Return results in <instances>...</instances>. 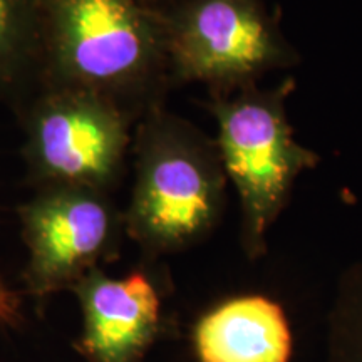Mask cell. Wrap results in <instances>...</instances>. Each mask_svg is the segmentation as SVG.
<instances>
[{"mask_svg":"<svg viewBox=\"0 0 362 362\" xmlns=\"http://www.w3.org/2000/svg\"><path fill=\"white\" fill-rule=\"evenodd\" d=\"M324 362H362V265L347 272L330 307Z\"/></svg>","mask_w":362,"mask_h":362,"instance_id":"obj_10","label":"cell"},{"mask_svg":"<svg viewBox=\"0 0 362 362\" xmlns=\"http://www.w3.org/2000/svg\"><path fill=\"white\" fill-rule=\"evenodd\" d=\"M220 160L242 202V245L250 259L265 252L267 232L292 180L314 156L292 139L279 101L243 96L215 106Z\"/></svg>","mask_w":362,"mask_h":362,"instance_id":"obj_5","label":"cell"},{"mask_svg":"<svg viewBox=\"0 0 362 362\" xmlns=\"http://www.w3.org/2000/svg\"><path fill=\"white\" fill-rule=\"evenodd\" d=\"M138 143L126 235L151 257L202 242L221 214V176L211 151L187 126L160 115L143 126Z\"/></svg>","mask_w":362,"mask_h":362,"instance_id":"obj_2","label":"cell"},{"mask_svg":"<svg viewBox=\"0 0 362 362\" xmlns=\"http://www.w3.org/2000/svg\"><path fill=\"white\" fill-rule=\"evenodd\" d=\"M194 362H293L296 332L280 302L242 293L203 312L192 327Z\"/></svg>","mask_w":362,"mask_h":362,"instance_id":"obj_8","label":"cell"},{"mask_svg":"<svg viewBox=\"0 0 362 362\" xmlns=\"http://www.w3.org/2000/svg\"><path fill=\"white\" fill-rule=\"evenodd\" d=\"M42 0H0V90L39 84Z\"/></svg>","mask_w":362,"mask_h":362,"instance_id":"obj_9","label":"cell"},{"mask_svg":"<svg viewBox=\"0 0 362 362\" xmlns=\"http://www.w3.org/2000/svg\"><path fill=\"white\" fill-rule=\"evenodd\" d=\"M124 107L88 90L40 86L25 110L24 158L39 187L107 192L129 144Z\"/></svg>","mask_w":362,"mask_h":362,"instance_id":"obj_3","label":"cell"},{"mask_svg":"<svg viewBox=\"0 0 362 362\" xmlns=\"http://www.w3.org/2000/svg\"><path fill=\"white\" fill-rule=\"evenodd\" d=\"M81 309L74 347L84 362H144L166 330L163 298L146 272H89L71 288Z\"/></svg>","mask_w":362,"mask_h":362,"instance_id":"obj_7","label":"cell"},{"mask_svg":"<svg viewBox=\"0 0 362 362\" xmlns=\"http://www.w3.org/2000/svg\"><path fill=\"white\" fill-rule=\"evenodd\" d=\"M27 248L24 282L35 300L69 291L89 272L115 259L124 232L110 193L84 187H39L19 206Z\"/></svg>","mask_w":362,"mask_h":362,"instance_id":"obj_4","label":"cell"},{"mask_svg":"<svg viewBox=\"0 0 362 362\" xmlns=\"http://www.w3.org/2000/svg\"><path fill=\"white\" fill-rule=\"evenodd\" d=\"M166 59L183 81L232 83L274 59L277 45L255 0H187L165 16Z\"/></svg>","mask_w":362,"mask_h":362,"instance_id":"obj_6","label":"cell"},{"mask_svg":"<svg viewBox=\"0 0 362 362\" xmlns=\"http://www.w3.org/2000/svg\"><path fill=\"white\" fill-rule=\"evenodd\" d=\"M22 320L21 300L6 284L0 280V324L16 327Z\"/></svg>","mask_w":362,"mask_h":362,"instance_id":"obj_11","label":"cell"},{"mask_svg":"<svg viewBox=\"0 0 362 362\" xmlns=\"http://www.w3.org/2000/svg\"><path fill=\"white\" fill-rule=\"evenodd\" d=\"M166 64L165 16L146 0H42L39 88L88 90L131 112Z\"/></svg>","mask_w":362,"mask_h":362,"instance_id":"obj_1","label":"cell"}]
</instances>
